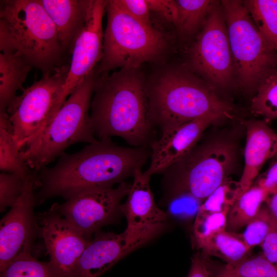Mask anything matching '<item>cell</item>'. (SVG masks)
Listing matches in <instances>:
<instances>
[{
  "label": "cell",
  "instance_id": "obj_21",
  "mask_svg": "<svg viewBox=\"0 0 277 277\" xmlns=\"http://www.w3.org/2000/svg\"><path fill=\"white\" fill-rule=\"evenodd\" d=\"M0 170L26 179L33 171L23 159L6 111H0Z\"/></svg>",
  "mask_w": 277,
  "mask_h": 277
},
{
  "label": "cell",
  "instance_id": "obj_18",
  "mask_svg": "<svg viewBox=\"0 0 277 277\" xmlns=\"http://www.w3.org/2000/svg\"><path fill=\"white\" fill-rule=\"evenodd\" d=\"M53 22L62 49L71 54L85 26L91 0H39Z\"/></svg>",
  "mask_w": 277,
  "mask_h": 277
},
{
  "label": "cell",
  "instance_id": "obj_35",
  "mask_svg": "<svg viewBox=\"0 0 277 277\" xmlns=\"http://www.w3.org/2000/svg\"><path fill=\"white\" fill-rule=\"evenodd\" d=\"M261 245L263 256L277 267V220L273 215L268 233Z\"/></svg>",
  "mask_w": 277,
  "mask_h": 277
},
{
  "label": "cell",
  "instance_id": "obj_31",
  "mask_svg": "<svg viewBox=\"0 0 277 277\" xmlns=\"http://www.w3.org/2000/svg\"><path fill=\"white\" fill-rule=\"evenodd\" d=\"M272 215L266 205L262 206L256 215L248 223L240 237L250 248L261 245L270 229Z\"/></svg>",
  "mask_w": 277,
  "mask_h": 277
},
{
  "label": "cell",
  "instance_id": "obj_17",
  "mask_svg": "<svg viewBox=\"0 0 277 277\" xmlns=\"http://www.w3.org/2000/svg\"><path fill=\"white\" fill-rule=\"evenodd\" d=\"M246 143L244 167L239 184L242 192L249 189L265 163L277 155V134L266 121L245 122Z\"/></svg>",
  "mask_w": 277,
  "mask_h": 277
},
{
  "label": "cell",
  "instance_id": "obj_38",
  "mask_svg": "<svg viewBox=\"0 0 277 277\" xmlns=\"http://www.w3.org/2000/svg\"><path fill=\"white\" fill-rule=\"evenodd\" d=\"M268 169L259 180L257 184L264 188L269 195L277 191V155Z\"/></svg>",
  "mask_w": 277,
  "mask_h": 277
},
{
  "label": "cell",
  "instance_id": "obj_3",
  "mask_svg": "<svg viewBox=\"0 0 277 277\" xmlns=\"http://www.w3.org/2000/svg\"><path fill=\"white\" fill-rule=\"evenodd\" d=\"M149 112L162 132L207 114L232 117L233 107L190 70L168 68L146 86Z\"/></svg>",
  "mask_w": 277,
  "mask_h": 277
},
{
  "label": "cell",
  "instance_id": "obj_37",
  "mask_svg": "<svg viewBox=\"0 0 277 277\" xmlns=\"http://www.w3.org/2000/svg\"><path fill=\"white\" fill-rule=\"evenodd\" d=\"M214 269L200 253L194 254L191 259L190 268L187 277H213Z\"/></svg>",
  "mask_w": 277,
  "mask_h": 277
},
{
  "label": "cell",
  "instance_id": "obj_23",
  "mask_svg": "<svg viewBox=\"0 0 277 277\" xmlns=\"http://www.w3.org/2000/svg\"><path fill=\"white\" fill-rule=\"evenodd\" d=\"M268 195V192L257 184L242 193L229 209L226 230L234 233L246 227Z\"/></svg>",
  "mask_w": 277,
  "mask_h": 277
},
{
  "label": "cell",
  "instance_id": "obj_22",
  "mask_svg": "<svg viewBox=\"0 0 277 277\" xmlns=\"http://www.w3.org/2000/svg\"><path fill=\"white\" fill-rule=\"evenodd\" d=\"M199 249L204 256L218 257L226 264L233 265L248 258L251 249L240 236L225 229L212 234Z\"/></svg>",
  "mask_w": 277,
  "mask_h": 277
},
{
  "label": "cell",
  "instance_id": "obj_10",
  "mask_svg": "<svg viewBox=\"0 0 277 277\" xmlns=\"http://www.w3.org/2000/svg\"><path fill=\"white\" fill-rule=\"evenodd\" d=\"M189 70L212 88L235 83L233 61L221 2L215 1L188 54Z\"/></svg>",
  "mask_w": 277,
  "mask_h": 277
},
{
  "label": "cell",
  "instance_id": "obj_26",
  "mask_svg": "<svg viewBox=\"0 0 277 277\" xmlns=\"http://www.w3.org/2000/svg\"><path fill=\"white\" fill-rule=\"evenodd\" d=\"M0 277H61L50 262H42L24 251L1 272Z\"/></svg>",
  "mask_w": 277,
  "mask_h": 277
},
{
  "label": "cell",
  "instance_id": "obj_16",
  "mask_svg": "<svg viewBox=\"0 0 277 277\" xmlns=\"http://www.w3.org/2000/svg\"><path fill=\"white\" fill-rule=\"evenodd\" d=\"M221 119L217 115L207 114L162 132L161 137L150 144L151 162L144 173L151 177L164 173L195 147L210 124Z\"/></svg>",
  "mask_w": 277,
  "mask_h": 277
},
{
  "label": "cell",
  "instance_id": "obj_20",
  "mask_svg": "<svg viewBox=\"0 0 277 277\" xmlns=\"http://www.w3.org/2000/svg\"><path fill=\"white\" fill-rule=\"evenodd\" d=\"M32 67L16 52L0 53V111H6L16 97V92L23 89V84Z\"/></svg>",
  "mask_w": 277,
  "mask_h": 277
},
{
  "label": "cell",
  "instance_id": "obj_28",
  "mask_svg": "<svg viewBox=\"0 0 277 277\" xmlns=\"http://www.w3.org/2000/svg\"><path fill=\"white\" fill-rule=\"evenodd\" d=\"M242 193L239 182L228 179L203 201L199 211L211 212L228 211Z\"/></svg>",
  "mask_w": 277,
  "mask_h": 277
},
{
  "label": "cell",
  "instance_id": "obj_29",
  "mask_svg": "<svg viewBox=\"0 0 277 277\" xmlns=\"http://www.w3.org/2000/svg\"><path fill=\"white\" fill-rule=\"evenodd\" d=\"M228 212H198L192 228L193 240L198 249L212 234L226 229Z\"/></svg>",
  "mask_w": 277,
  "mask_h": 277
},
{
  "label": "cell",
  "instance_id": "obj_12",
  "mask_svg": "<svg viewBox=\"0 0 277 277\" xmlns=\"http://www.w3.org/2000/svg\"><path fill=\"white\" fill-rule=\"evenodd\" d=\"M164 225L127 227L119 234L97 232L82 253L73 277H100L127 254L155 237Z\"/></svg>",
  "mask_w": 277,
  "mask_h": 277
},
{
  "label": "cell",
  "instance_id": "obj_1",
  "mask_svg": "<svg viewBox=\"0 0 277 277\" xmlns=\"http://www.w3.org/2000/svg\"><path fill=\"white\" fill-rule=\"evenodd\" d=\"M150 154L146 147H121L110 138L98 140L73 154L64 153L54 166L37 172L35 186L40 189L35 195L36 204L57 196L67 200L89 189L112 187L133 176Z\"/></svg>",
  "mask_w": 277,
  "mask_h": 277
},
{
  "label": "cell",
  "instance_id": "obj_24",
  "mask_svg": "<svg viewBox=\"0 0 277 277\" xmlns=\"http://www.w3.org/2000/svg\"><path fill=\"white\" fill-rule=\"evenodd\" d=\"M215 1L177 0V17L174 24L183 38H188L204 25Z\"/></svg>",
  "mask_w": 277,
  "mask_h": 277
},
{
  "label": "cell",
  "instance_id": "obj_8",
  "mask_svg": "<svg viewBox=\"0 0 277 277\" xmlns=\"http://www.w3.org/2000/svg\"><path fill=\"white\" fill-rule=\"evenodd\" d=\"M234 160V146L217 141L193 148L164 173L170 194L189 193L205 200L227 180Z\"/></svg>",
  "mask_w": 277,
  "mask_h": 277
},
{
  "label": "cell",
  "instance_id": "obj_6",
  "mask_svg": "<svg viewBox=\"0 0 277 277\" xmlns=\"http://www.w3.org/2000/svg\"><path fill=\"white\" fill-rule=\"evenodd\" d=\"M106 1L107 22L97 73L116 68L138 69L145 62L159 60L167 48L165 36L127 14L116 0Z\"/></svg>",
  "mask_w": 277,
  "mask_h": 277
},
{
  "label": "cell",
  "instance_id": "obj_36",
  "mask_svg": "<svg viewBox=\"0 0 277 277\" xmlns=\"http://www.w3.org/2000/svg\"><path fill=\"white\" fill-rule=\"evenodd\" d=\"M150 11L157 13L163 18L175 24L177 17L176 1L147 0Z\"/></svg>",
  "mask_w": 277,
  "mask_h": 277
},
{
  "label": "cell",
  "instance_id": "obj_9",
  "mask_svg": "<svg viewBox=\"0 0 277 277\" xmlns=\"http://www.w3.org/2000/svg\"><path fill=\"white\" fill-rule=\"evenodd\" d=\"M69 65L43 76L23 88L6 109L14 138L21 149L47 125L62 106L60 98Z\"/></svg>",
  "mask_w": 277,
  "mask_h": 277
},
{
  "label": "cell",
  "instance_id": "obj_32",
  "mask_svg": "<svg viewBox=\"0 0 277 277\" xmlns=\"http://www.w3.org/2000/svg\"><path fill=\"white\" fill-rule=\"evenodd\" d=\"M203 201L185 192L170 194L168 211L170 215L180 221L194 220Z\"/></svg>",
  "mask_w": 277,
  "mask_h": 277
},
{
  "label": "cell",
  "instance_id": "obj_11",
  "mask_svg": "<svg viewBox=\"0 0 277 277\" xmlns=\"http://www.w3.org/2000/svg\"><path fill=\"white\" fill-rule=\"evenodd\" d=\"M130 186L123 182L116 188L87 189L62 204L53 205L76 230L90 241L103 226L116 220L121 213V201L127 195Z\"/></svg>",
  "mask_w": 277,
  "mask_h": 277
},
{
  "label": "cell",
  "instance_id": "obj_33",
  "mask_svg": "<svg viewBox=\"0 0 277 277\" xmlns=\"http://www.w3.org/2000/svg\"><path fill=\"white\" fill-rule=\"evenodd\" d=\"M26 179L13 173H0L1 212L16 203L23 191Z\"/></svg>",
  "mask_w": 277,
  "mask_h": 277
},
{
  "label": "cell",
  "instance_id": "obj_30",
  "mask_svg": "<svg viewBox=\"0 0 277 277\" xmlns=\"http://www.w3.org/2000/svg\"><path fill=\"white\" fill-rule=\"evenodd\" d=\"M224 267L239 277H277V267L262 254L248 258L238 264H226Z\"/></svg>",
  "mask_w": 277,
  "mask_h": 277
},
{
  "label": "cell",
  "instance_id": "obj_14",
  "mask_svg": "<svg viewBox=\"0 0 277 277\" xmlns=\"http://www.w3.org/2000/svg\"><path fill=\"white\" fill-rule=\"evenodd\" d=\"M39 233L51 263L61 277H73L84 250L89 242L53 205L37 216Z\"/></svg>",
  "mask_w": 277,
  "mask_h": 277
},
{
  "label": "cell",
  "instance_id": "obj_27",
  "mask_svg": "<svg viewBox=\"0 0 277 277\" xmlns=\"http://www.w3.org/2000/svg\"><path fill=\"white\" fill-rule=\"evenodd\" d=\"M255 92L251 100V112L266 120L277 119V72L266 78Z\"/></svg>",
  "mask_w": 277,
  "mask_h": 277
},
{
  "label": "cell",
  "instance_id": "obj_4",
  "mask_svg": "<svg viewBox=\"0 0 277 277\" xmlns=\"http://www.w3.org/2000/svg\"><path fill=\"white\" fill-rule=\"evenodd\" d=\"M0 50L16 52L43 76L63 65L55 27L39 0L0 1Z\"/></svg>",
  "mask_w": 277,
  "mask_h": 277
},
{
  "label": "cell",
  "instance_id": "obj_7",
  "mask_svg": "<svg viewBox=\"0 0 277 277\" xmlns=\"http://www.w3.org/2000/svg\"><path fill=\"white\" fill-rule=\"evenodd\" d=\"M232 53L235 83L247 91H256L277 72V53L261 33L243 1L221 2Z\"/></svg>",
  "mask_w": 277,
  "mask_h": 277
},
{
  "label": "cell",
  "instance_id": "obj_25",
  "mask_svg": "<svg viewBox=\"0 0 277 277\" xmlns=\"http://www.w3.org/2000/svg\"><path fill=\"white\" fill-rule=\"evenodd\" d=\"M243 2L255 26L277 53V0Z\"/></svg>",
  "mask_w": 277,
  "mask_h": 277
},
{
  "label": "cell",
  "instance_id": "obj_13",
  "mask_svg": "<svg viewBox=\"0 0 277 277\" xmlns=\"http://www.w3.org/2000/svg\"><path fill=\"white\" fill-rule=\"evenodd\" d=\"M37 172L27 177L23 191L16 203L0 222V272L24 251H31L37 233H39L34 188Z\"/></svg>",
  "mask_w": 277,
  "mask_h": 277
},
{
  "label": "cell",
  "instance_id": "obj_40",
  "mask_svg": "<svg viewBox=\"0 0 277 277\" xmlns=\"http://www.w3.org/2000/svg\"><path fill=\"white\" fill-rule=\"evenodd\" d=\"M213 277H239L227 270L224 266L217 270L214 269Z\"/></svg>",
  "mask_w": 277,
  "mask_h": 277
},
{
  "label": "cell",
  "instance_id": "obj_39",
  "mask_svg": "<svg viewBox=\"0 0 277 277\" xmlns=\"http://www.w3.org/2000/svg\"><path fill=\"white\" fill-rule=\"evenodd\" d=\"M265 202L273 217L277 220V192L268 195Z\"/></svg>",
  "mask_w": 277,
  "mask_h": 277
},
{
  "label": "cell",
  "instance_id": "obj_15",
  "mask_svg": "<svg viewBox=\"0 0 277 277\" xmlns=\"http://www.w3.org/2000/svg\"><path fill=\"white\" fill-rule=\"evenodd\" d=\"M106 3L107 1L104 0H91L85 26L77 38L71 52V63L60 98L61 104L102 58V21Z\"/></svg>",
  "mask_w": 277,
  "mask_h": 277
},
{
  "label": "cell",
  "instance_id": "obj_19",
  "mask_svg": "<svg viewBox=\"0 0 277 277\" xmlns=\"http://www.w3.org/2000/svg\"><path fill=\"white\" fill-rule=\"evenodd\" d=\"M150 176L137 169L133 175L127 199L120 209L127 221V227L141 228L164 224L167 214L157 206L149 182Z\"/></svg>",
  "mask_w": 277,
  "mask_h": 277
},
{
  "label": "cell",
  "instance_id": "obj_5",
  "mask_svg": "<svg viewBox=\"0 0 277 277\" xmlns=\"http://www.w3.org/2000/svg\"><path fill=\"white\" fill-rule=\"evenodd\" d=\"M97 75L95 67L74 88L47 125L21 149L22 156L31 170L38 172L71 145L98 141L89 114Z\"/></svg>",
  "mask_w": 277,
  "mask_h": 277
},
{
  "label": "cell",
  "instance_id": "obj_41",
  "mask_svg": "<svg viewBox=\"0 0 277 277\" xmlns=\"http://www.w3.org/2000/svg\"><path fill=\"white\" fill-rule=\"evenodd\" d=\"M276 192H277V191H276ZM276 192H275V193H276Z\"/></svg>",
  "mask_w": 277,
  "mask_h": 277
},
{
  "label": "cell",
  "instance_id": "obj_34",
  "mask_svg": "<svg viewBox=\"0 0 277 277\" xmlns=\"http://www.w3.org/2000/svg\"><path fill=\"white\" fill-rule=\"evenodd\" d=\"M116 2L133 18L148 27H153L147 0H116Z\"/></svg>",
  "mask_w": 277,
  "mask_h": 277
},
{
  "label": "cell",
  "instance_id": "obj_2",
  "mask_svg": "<svg viewBox=\"0 0 277 277\" xmlns=\"http://www.w3.org/2000/svg\"><path fill=\"white\" fill-rule=\"evenodd\" d=\"M90 120L98 140L116 136L135 147H146L153 124L138 69H120L110 75L98 73Z\"/></svg>",
  "mask_w": 277,
  "mask_h": 277
}]
</instances>
